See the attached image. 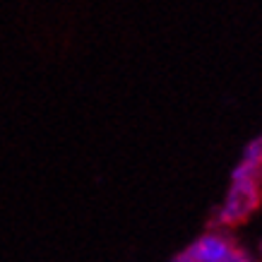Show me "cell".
Segmentation results:
<instances>
[{"mask_svg":"<svg viewBox=\"0 0 262 262\" xmlns=\"http://www.w3.org/2000/svg\"><path fill=\"white\" fill-rule=\"evenodd\" d=\"M243 161L250 164V166H260L262 164V140L260 137H255V140L248 142L246 151H243Z\"/></svg>","mask_w":262,"mask_h":262,"instance_id":"3957f363","label":"cell"},{"mask_svg":"<svg viewBox=\"0 0 262 262\" xmlns=\"http://www.w3.org/2000/svg\"><path fill=\"white\" fill-rule=\"evenodd\" d=\"M233 248L236 246L224 233H205L190 248H185L183 253L188 255L190 262H224Z\"/></svg>","mask_w":262,"mask_h":262,"instance_id":"7a4b0ae2","label":"cell"},{"mask_svg":"<svg viewBox=\"0 0 262 262\" xmlns=\"http://www.w3.org/2000/svg\"><path fill=\"white\" fill-rule=\"evenodd\" d=\"M260 205V188L257 181H231V190L224 200L222 209L216 214V222L222 226L246 222Z\"/></svg>","mask_w":262,"mask_h":262,"instance_id":"6da1fadb","label":"cell"}]
</instances>
